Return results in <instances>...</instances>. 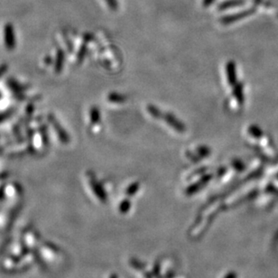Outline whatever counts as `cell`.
<instances>
[{
	"mask_svg": "<svg viewBox=\"0 0 278 278\" xmlns=\"http://www.w3.org/2000/svg\"><path fill=\"white\" fill-rule=\"evenodd\" d=\"M227 81L229 85H234L237 81V74H236V67L235 63L230 61L227 65Z\"/></svg>",
	"mask_w": 278,
	"mask_h": 278,
	"instance_id": "cell-2",
	"label": "cell"
},
{
	"mask_svg": "<svg viewBox=\"0 0 278 278\" xmlns=\"http://www.w3.org/2000/svg\"><path fill=\"white\" fill-rule=\"evenodd\" d=\"M235 94H236V98L237 100L239 101V103H242L243 101V93H242V87L240 88V85H238L235 91Z\"/></svg>",
	"mask_w": 278,
	"mask_h": 278,
	"instance_id": "cell-3",
	"label": "cell"
},
{
	"mask_svg": "<svg viewBox=\"0 0 278 278\" xmlns=\"http://www.w3.org/2000/svg\"><path fill=\"white\" fill-rule=\"evenodd\" d=\"M162 117L166 120V122L169 126H172L173 129H175V130L180 132V133H183V132L185 131V126H184V125L171 113L162 114Z\"/></svg>",
	"mask_w": 278,
	"mask_h": 278,
	"instance_id": "cell-1",
	"label": "cell"
}]
</instances>
